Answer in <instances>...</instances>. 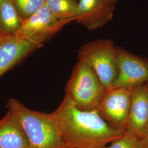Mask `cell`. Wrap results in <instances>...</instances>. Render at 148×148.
<instances>
[{
    "mask_svg": "<svg viewBox=\"0 0 148 148\" xmlns=\"http://www.w3.org/2000/svg\"><path fill=\"white\" fill-rule=\"evenodd\" d=\"M52 114L68 148H108L125 132L111 127L97 110H79L66 95Z\"/></svg>",
    "mask_w": 148,
    "mask_h": 148,
    "instance_id": "obj_1",
    "label": "cell"
},
{
    "mask_svg": "<svg viewBox=\"0 0 148 148\" xmlns=\"http://www.w3.org/2000/svg\"><path fill=\"white\" fill-rule=\"evenodd\" d=\"M7 108L24 129L30 148H69L52 113L32 110L13 98L8 100Z\"/></svg>",
    "mask_w": 148,
    "mask_h": 148,
    "instance_id": "obj_2",
    "label": "cell"
},
{
    "mask_svg": "<svg viewBox=\"0 0 148 148\" xmlns=\"http://www.w3.org/2000/svg\"><path fill=\"white\" fill-rule=\"evenodd\" d=\"M106 88L95 71L79 59L65 87V95L82 111L97 109Z\"/></svg>",
    "mask_w": 148,
    "mask_h": 148,
    "instance_id": "obj_3",
    "label": "cell"
},
{
    "mask_svg": "<svg viewBox=\"0 0 148 148\" xmlns=\"http://www.w3.org/2000/svg\"><path fill=\"white\" fill-rule=\"evenodd\" d=\"M79 59L90 65L106 89L112 87L117 75V47L112 41L100 39L85 43L79 49Z\"/></svg>",
    "mask_w": 148,
    "mask_h": 148,
    "instance_id": "obj_4",
    "label": "cell"
},
{
    "mask_svg": "<svg viewBox=\"0 0 148 148\" xmlns=\"http://www.w3.org/2000/svg\"><path fill=\"white\" fill-rule=\"evenodd\" d=\"M135 88L111 87L106 89L97 110L113 128L122 131L126 130Z\"/></svg>",
    "mask_w": 148,
    "mask_h": 148,
    "instance_id": "obj_5",
    "label": "cell"
},
{
    "mask_svg": "<svg viewBox=\"0 0 148 148\" xmlns=\"http://www.w3.org/2000/svg\"><path fill=\"white\" fill-rule=\"evenodd\" d=\"M117 75L112 87L135 88L148 83V59L117 47Z\"/></svg>",
    "mask_w": 148,
    "mask_h": 148,
    "instance_id": "obj_6",
    "label": "cell"
},
{
    "mask_svg": "<svg viewBox=\"0 0 148 148\" xmlns=\"http://www.w3.org/2000/svg\"><path fill=\"white\" fill-rule=\"evenodd\" d=\"M68 23L57 18L45 5L34 14L23 21L21 28L16 34L41 46L43 42Z\"/></svg>",
    "mask_w": 148,
    "mask_h": 148,
    "instance_id": "obj_7",
    "label": "cell"
},
{
    "mask_svg": "<svg viewBox=\"0 0 148 148\" xmlns=\"http://www.w3.org/2000/svg\"><path fill=\"white\" fill-rule=\"evenodd\" d=\"M40 46L19 34L0 37V76Z\"/></svg>",
    "mask_w": 148,
    "mask_h": 148,
    "instance_id": "obj_8",
    "label": "cell"
},
{
    "mask_svg": "<svg viewBox=\"0 0 148 148\" xmlns=\"http://www.w3.org/2000/svg\"><path fill=\"white\" fill-rule=\"evenodd\" d=\"M126 131L141 139L148 132V84L138 86L134 90Z\"/></svg>",
    "mask_w": 148,
    "mask_h": 148,
    "instance_id": "obj_9",
    "label": "cell"
},
{
    "mask_svg": "<svg viewBox=\"0 0 148 148\" xmlns=\"http://www.w3.org/2000/svg\"><path fill=\"white\" fill-rule=\"evenodd\" d=\"M114 9L101 0H79L76 21L90 30H94L111 21Z\"/></svg>",
    "mask_w": 148,
    "mask_h": 148,
    "instance_id": "obj_10",
    "label": "cell"
},
{
    "mask_svg": "<svg viewBox=\"0 0 148 148\" xmlns=\"http://www.w3.org/2000/svg\"><path fill=\"white\" fill-rule=\"evenodd\" d=\"M0 148H30L26 133L11 111L0 120Z\"/></svg>",
    "mask_w": 148,
    "mask_h": 148,
    "instance_id": "obj_11",
    "label": "cell"
},
{
    "mask_svg": "<svg viewBox=\"0 0 148 148\" xmlns=\"http://www.w3.org/2000/svg\"><path fill=\"white\" fill-rule=\"evenodd\" d=\"M23 20L16 9L13 0H0V34L15 35L21 28Z\"/></svg>",
    "mask_w": 148,
    "mask_h": 148,
    "instance_id": "obj_12",
    "label": "cell"
},
{
    "mask_svg": "<svg viewBox=\"0 0 148 148\" xmlns=\"http://www.w3.org/2000/svg\"><path fill=\"white\" fill-rule=\"evenodd\" d=\"M46 5L59 20L69 23L76 21L78 12L77 0H46Z\"/></svg>",
    "mask_w": 148,
    "mask_h": 148,
    "instance_id": "obj_13",
    "label": "cell"
},
{
    "mask_svg": "<svg viewBox=\"0 0 148 148\" xmlns=\"http://www.w3.org/2000/svg\"><path fill=\"white\" fill-rule=\"evenodd\" d=\"M21 19L24 21L46 5V0H13Z\"/></svg>",
    "mask_w": 148,
    "mask_h": 148,
    "instance_id": "obj_14",
    "label": "cell"
},
{
    "mask_svg": "<svg viewBox=\"0 0 148 148\" xmlns=\"http://www.w3.org/2000/svg\"><path fill=\"white\" fill-rule=\"evenodd\" d=\"M108 148H145L141 138L125 131L123 134L111 142Z\"/></svg>",
    "mask_w": 148,
    "mask_h": 148,
    "instance_id": "obj_15",
    "label": "cell"
},
{
    "mask_svg": "<svg viewBox=\"0 0 148 148\" xmlns=\"http://www.w3.org/2000/svg\"><path fill=\"white\" fill-rule=\"evenodd\" d=\"M101 1L107 6L115 10L117 0H101Z\"/></svg>",
    "mask_w": 148,
    "mask_h": 148,
    "instance_id": "obj_16",
    "label": "cell"
},
{
    "mask_svg": "<svg viewBox=\"0 0 148 148\" xmlns=\"http://www.w3.org/2000/svg\"><path fill=\"white\" fill-rule=\"evenodd\" d=\"M142 142L145 148H148V131L145 136L142 138Z\"/></svg>",
    "mask_w": 148,
    "mask_h": 148,
    "instance_id": "obj_17",
    "label": "cell"
},
{
    "mask_svg": "<svg viewBox=\"0 0 148 148\" xmlns=\"http://www.w3.org/2000/svg\"><path fill=\"white\" fill-rule=\"evenodd\" d=\"M3 36V35H1V34H0V37H1V36Z\"/></svg>",
    "mask_w": 148,
    "mask_h": 148,
    "instance_id": "obj_18",
    "label": "cell"
},
{
    "mask_svg": "<svg viewBox=\"0 0 148 148\" xmlns=\"http://www.w3.org/2000/svg\"></svg>",
    "mask_w": 148,
    "mask_h": 148,
    "instance_id": "obj_19",
    "label": "cell"
},
{
    "mask_svg": "<svg viewBox=\"0 0 148 148\" xmlns=\"http://www.w3.org/2000/svg\"></svg>",
    "mask_w": 148,
    "mask_h": 148,
    "instance_id": "obj_20",
    "label": "cell"
}]
</instances>
